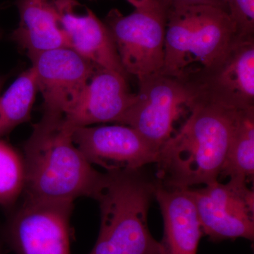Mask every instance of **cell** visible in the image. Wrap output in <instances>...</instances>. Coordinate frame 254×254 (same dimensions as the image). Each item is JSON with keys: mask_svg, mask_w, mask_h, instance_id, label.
Masks as SVG:
<instances>
[{"mask_svg": "<svg viewBox=\"0 0 254 254\" xmlns=\"http://www.w3.org/2000/svg\"><path fill=\"white\" fill-rule=\"evenodd\" d=\"M73 129L62 114L43 110L23 146V195L73 202L81 197L93 198L104 173L97 171L74 144Z\"/></svg>", "mask_w": 254, "mask_h": 254, "instance_id": "cell-1", "label": "cell"}, {"mask_svg": "<svg viewBox=\"0 0 254 254\" xmlns=\"http://www.w3.org/2000/svg\"><path fill=\"white\" fill-rule=\"evenodd\" d=\"M237 110L200 98L159 150V183L188 189L218 182Z\"/></svg>", "mask_w": 254, "mask_h": 254, "instance_id": "cell-2", "label": "cell"}, {"mask_svg": "<svg viewBox=\"0 0 254 254\" xmlns=\"http://www.w3.org/2000/svg\"><path fill=\"white\" fill-rule=\"evenodd\" d=\"M155 189L140 170L104 173L93 198L99 205L100 227L89 254H163L148 225Z\"/></svg>", "mask_w": 254, "mask_h": 254, "instance_id": "cell-3", "label": "cell"}, {"mask_svg": "<svg viewBox=\"0 0 254 254\" xmlns=\"http://www.w3.org/2000/svg\"><path fill=\"white\" fill-rule=\"evenodd\" d=\"M162 73L188 80L211 68L239 38L226 11L207 5L165 7Z\"/></svg>", "mask_w": 254, "mask_h": 254, "instance_id": "cell-4", "label": "cell"}, {"mask_svg": "<svg viewBox=\"0 0 254 254\" xmlns=\"http://www.w3.org/2000/svg\"><path fill=\"white\" fill-rule=\"evenodd\" d=\"M139 91L120 125L136 130L150 144L160 147L177 131L200 99L192 82L160 73L138 81Z\"/></svg>", "mask_w": 254, "mask_h": 254, "instance_id": "cell-5", "label": "cell"}, {"mask_svg": "<svg viewBox=\"0 0 254 254\" xmlns=\"http://www.w3.org/2000/svg\"><path fill=\"white\" fill-rule=\"evenodd\" d=\"M104 23L127 75H133L140 81L162 72L166 13L159 0H150L127 16L112 9Z\"/></svg>", "mask_w": 254, "mask_h": 254, "instance_id": "cell-6", "label": "cell"}, {"mask_svg": "<svg viewBox=\"0 0 254 254\" xmlns=\"http://www.w3.org/2000/svg\"><path fill=\"white\" fill-rule=\"evenodd\" d=\"M1 232L16 254H71L73 202L23 195Z\"/></svg>", "mask_w": 254, "mask_h": 254, "instance_id": "cell-7", "label": "cell"}, {"mask_svg": "<svg viewBox=\"0 0 254 254\" xmlns=\"http://www.w3.org/2000/svg\"><path fill=\"white\" fill-rule=\"evenodd\" d=\"M203 235L213 241L254 240V191L247 182L230 180L188 188Z\"/></svg>", "mask_w": 254, "mask_h": 254, "instance_id": "cell-8", "label": "cell"}, {"mask_svg": "<svg viewBox=\"0 0 254 254\" xmlns=\"http://www.w3.org/2000/svg\"><path fill=\"white\" fill-rule=\"evenodd\" d=\"M37 86L43 98V110L66 116L81 100L94 63L69 48H60L29 55Z\"/></svg>", "mask_w": 254, "mask_h": 254, "instance_id": "cell-9", "label": "cell"}, {"mask_svg": "<svg viewBox=\"0 0 254 254\" xmlns=\"http://www.w3.org/2000/svg\"><path fill=\"white\" fill-rule=\"evenodd\" d=\"M72 139L92 165L106 173L140 170L158 160V148L127 125L76 127Z\"/></svg>", "mask_w": 254, "mask_h": 254, "instance_id": "cell-10", "label": "cell"}, {"mask_svg": "<svg viewBox=\"0 0 254 254\" xmlns=\"http://www.w3.org/2000/svg\"><path fill=\"white\" fill-rule=\"evenodd\" d=\"M190 81L201 99L233 110L254 107V38H237L222 59Z\"/></svg>", "mask_w": 254, "mask_h": 254, "instance_id": "cell-11", "label": "cell"}, {"mask_svg": "<svg viewBox=\"0 0 254 254\" xmlns=\"http://www.w3.org/2000/svg\"><path fill=\"white\" fill-rule=\"evenodd\" d=\"M50 1L71 49L97 66L128 77L109 29L93 11L86 8L84 13L78 14V3L74 0Z\"/></svg>", "mask_w": 254, "mask_h": 254, "instance_id": "cell-12", "label": "cell"}, {"mask_svg": "<svg viewBox=\"0 0 254 254\" xmlns=\"http://www.w3.org/2000/svg\"><path fill=\"white\" fill-rule=\"evenodd\" d=\"M126 77L97 66L78 104L64 116L65 124L74 128L100 123L120 124L136 100Z\"/></svg>", "mask_w": 254, "mask_h": 254, "instance_id": "cell-13", "label": "cell"}, {"mask_svg": "<svg viewBox=\"0 0 254 254\" xmlns=\"http://www.w3.org/2000/svg\"><path fill=\"white\" fill-rule=\"evenodd\" d=\"M156 198L164 222L163 254H197L202 235L194 202L188 189L155 184Z\"/></svg>", "mask_w": 254, "mask_h": 254, "instance_id": "cell-14", "label": "cell"}, {"mask_svg": "<svg viewBox=\"0 0 254 254\" xmlns=\"http://www.w3.org/2000/svg\"><path fill=\"white\" fill-rule=\"evenodd\" d=\"M16 4L20 21L11 34V39L28 56L57 48H69L50 0H17Z\"/></svg>", "mask_w": 254, "mask_h": 254, "instance_id": "cell-15", "label": "cell"}, {"mask_svg": "<svg viewBox=\"0 0 254 254\" xmlns=\"http://www.w3.org/2000/svg\"><path fill=\"white\" fill-rule=\"evenodd\" d=\"M254 174V107L238 110L221 174L230 180L247 182Z\"/></svg>", "mask_w": 254, "mask_h": 254, "instance_id": "cell-16", "label": "cell"}, {"mask_svg": "<svg viewBox=\"0 0 254 254\" xmlns=\"http://www.w3.org/2000/svg\"><path fill=\"white\" fill-rule=\"evenodd\" d=\"M38 92L36 75L31 66L0 95V138L31 120Z\"/></svg>", "mask_w": 254, "mask_h": 254, "instance_id": "cell-17", "label": "cell"}, {"mask_svg": "<svg viewBox=\"0 0 254 254\" xmlns=\"http://www.w3.org/2000/svg\"><path fill=\"white\" fill-rule=\"evenodd\" d=\"M26 170L23 155L0 138V206L9 212L23 196Z\"/></svg>", "mask_w": 254, "mask_h": 254, "instance_id": "cell-18", "label": "cell"}, {"mask_svg": "<svg viewBox=\"0 0 254 254\" xmlns=\"http://www.w3.org/2000/svg\"><path fill=\"white\" fill-rule=\"evenodd\" d=\"M227 13L239 38L254 37V0H226Z\"/></svg>", "mask_w": 254, "mask_h": 254, "instance_id": "cell-19", "label": "cell"}, {"mask_svg": "<svg viewBox=\"0 0 254 254\" xmlns=\"http://www.w3.org/2000/svg\"><path fill=\"white\" fill-rule=\"evenodd\" d=\"M165 7L190 5H207L220 8L227 12L226 0H159ZM228 14V13H227Z\"/></svg>", "mask_w": 254, "mask_h": 254, "instance_id": "cell-20", "label": "cell"}, {"mask_svg": "<svg viewBox=\"0 0 254 254\" xmlns=\"http://www.w3.org/2000/svg\"><path fill=\"white\" fill-rule=\"evenodd\" d=\"M127 1H128L131 5H133L135 8H137L145 4V3L149 1L150 0H127Z\"/></svg>", "mask_w": 254, "mask_h": 254, "instance_id": "cell-21", "label": "cell"}, {"mask_svg": "<svg viewBox=\"0 0 254 254\" xmlns=\"http://www.w3.org/2000/svg\"><path fill=\"white\" fill-rule=\"evenodd\" d=\"M6 80V76H0V92L4 86L5 81Z\"/></svg>", "mask_w": 254, "mask_h": 254, "instance_id": "cell-22", "label": "cell"}, {"mask_svg": "<svg viewBox=\"0 0 254 254\" xmlns=\"http://www.w3.org/2000/svg\"><path fill=\"white\" fill-rule=\"evenodd\" d=\"M4 240H3L1 232H0V254H3V246H4Z\"/></svg>", "mask_w": 254, "mask_h": 254, "instance_id": "cell-23", "label": "cell"}, {"mask_svg": "<svg viewBox=\"0 0 254 254\" xmlns=\"http://www.w3.org/2000/svg\"><path fill=\"white\" fill-rule=\"evenodd\" d=\"M41 1H48V0H41Z\"/></svg>", "mask_w": 254, "mask_h": 254, "instance_id": "cell-24", "label": "cell"}]
</instances>
